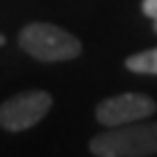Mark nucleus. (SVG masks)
<instances>
[{"label":"nucleus","instance_id":"nucleus-4","mask_svg":"<svg viewBox=\"0 0 157 157\" xmlns=\"http://www.w3.org/2000/svg\"><path fill=\"white\" fill-rule=\"evenodd\" d=\"M157 111V102L143 93H123L102 99L95 109V118L102 127H123L150 118Z\"/></svg>","mask_w":157,"mask_h":157},{"label":"nucleus","instance_id":"nucleus-8","mask_svg":"<svg viewBox=\"0 0 157 157\" xmlns=\"http://www.w3.org/2000/svg\"><path fill=\"white\" fill-rule=\"evenodd\" d=\"M2 44H5V39H2V35H0V46H2Z\"/></svg>","mask_w":157,"mask_h":157},{"label":"nucleus","instance_id":"nucleus-2","mask_svg":"<svg viewBox=\"0 0 157 157\" xmlns=\"http://www.w3.org/2000/svg\"><path fill=\"white\" fill-rule=\"evenodd\" d=\"M19 46L39 63H65L81 56V42L72 33L51 23L35 21L21 28Z\"/></svg>","mask_w":157,"mask_h":157},{"label":"nucleus","instance_id":"nucleus-7","mask_svg":"<svg viewBox=\"0 0 157 157\" xmlns=\"http://www.w3.org/2000/svg\"><path fill=\"white\" fill-rule=\"evenodd\" d=\"M152 28H155V33H157V19H155V23H152Z\"/></svg>","mask_w":157,"mask_h":157},{"label":"nucleus","instance_id":"nucleus-1","mask_svg":"<svg viewBox=\"0 0 157 157\" xmlns=\"http://www.w3.org/2000/svg\"><path fill=\"white\" fill-rule=\"evenodd\" d=\"M90 152L97 157H152L157 155V123H132L106 127L90 139Z\"/></svg>","mask_w":157,"mask_h":157},{"label":"nucleus","instance_id":"nucleus-6","mask_svg":"<svg viewBox=\"0 0 157 157\" xmlns=\"http://www.w3.org/2000/svg\"><path fill=\"white\" fill-rule=\"evenodd\" d=\"M141 10H143V14H146L148 19L155 21V19H157V0H143Z\"/></svg>","mask_w":157,"mask_h":157},{"label":"nucleus","instance_id":"nucleus-3","mask_svg":"<svg viewBox=\"0 0 157 157\" xmlns=\"http://www.w3.org/2000/svg\"><path fill=\"white\" fill-rule=\"evenodd\" d=\"M51 95L46 90H25L0 104V127L7 132H23L37 125L49 113Z\"/></svg>","mask_w":157,"mask_h":157},{"label":"nucleus","instance_id":"nucleus-5","mask_svg":"<svg viewBox=\"0 0 157 157\" xmlns=\"http://www.w3.org/2000/svg\"><path fill=\"white\" fill-rule=\"evenodd\" d=\"M125 67L134 74H157V49L134 53L125 60Z\"/></svg>","mask_w":157,"mask_h":157}]
</instances>
